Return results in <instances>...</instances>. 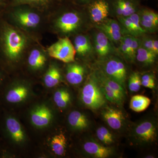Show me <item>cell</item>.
Segmentation results:
<instances>
[{
  "instance_id": "1",
  "label": "cell",
  "mask_w": 158,
  "mask_h": 158,
  "mask_svg": "<svg viewBox=\"0 0 158 158\" xmlns=\"http://www.w3.org/2000/svg\"><path fill=\"white\" fill-rule=\"evenodd\" d=\"M101 89L95 75L90 77L83 87L81 95L82 102L86 106L97 110L105 104L104 94Z\"/></svg>"
},
{
  "instance_id": "2",
  "label": "cell",
  "mask_w": 158,
  "mask_h": 158,
  "mask_svg": "<svg viewBox=\"0 0 158 158\" xmlns=\"http://www.w3.org/2000/svg\"><path fill=\"white\" fill-rule=\"evenodd\" d=\"M51 57L65 62H74L76 52L73 44L68 37L60 38L48 48Z\"/></svg>"
},
{
  "instance_id": "3",
  "label": "cell",
  "mask_w": 158,
  "mask_h": 158,
  "mask_svg": "<svg viewBox=\"0 0 158 158\" xmlns=\"http://www.w3.org/2000/svg\"><path fill=\"white\" fill-rule=\"evenodd\" d=\"M6 55L11 59H17L22 53L26 44L25 37L14 29H7L4 34Z\"/></svg>"
},
{
  "instance_id": "4",
  "label": "cell",
  "mask_w": 158,
  "mask_h": 158,
  "mask_svg": "<svg viewBox=\"0 0 158 158\" xmlns=\"http://www.w3.org/2000/svg\"><path fill=\"white\" fill-rule=\"evenodd\" d=\"M103 73L106 76L120 84L125 88L127 69L124 63L116 57H110L104 64Z\"/></svg>"
},
{
  "instance_id": "5",
  "label": "cell",
  "mask_w": 158,
  "mask_h": 158,
  "mask_svg": "<svg viewBox=\"0 0 158 158\" xmlns=\"http://www.w3.org/2000/svg\"><path fill=\"white\" fill-rule=\"evenodd\" d=\"M83 24V18L80 13L76 11H69L63 13L59 18L56 26L60 32L69 34L79 31Z\"/></svg>"
},
{
  "instance_id": "6",
  "label": "cell",
  "mask_w": 158,
  "mask_h": 158,
  "mask_svg": "<svg viewBox=\"0 0 158 158\" xmlns=\"http://www.w3.org/2000/svg\"><path fill=\"white\" fill-rule=\"evenodd\" d=\"M157 129L156 124L152 120H144L134 128V137L141 144H151L156 139Z\"/></svg>"
},
{
  "instance_id": "7",
  "label": "cell",
  "mask_w": 158,
  "mask_h": 158,
  "mask_svg": "<svg viewBox=\"0 0 158 158\" xmlns=\"http://www.w3.org/2000/svg\"><path fill=\"white\" fill-rule=\"evenodd\" d=\"M96 28L102 31L111 42H120L123 36L125 35L124 31L120 23L116 20L106 19L99 23L95 24Z\"/></svg>"
},
{
  "instance_id": "8",
  "label": "cell",
  "mask_w": 158,
  "mask_h": 158,
  "mask_svg": "<svg viewBox=\"0 0 158 158\" xmlns=\"http://www.w3.org/2000/svg\"><path fill=\"white\" fill-rule=\"evenodd\" d=\"M86 6L90 19L95 24L107 18L111 10L108 0H93Z\"/></svg>"
},
{
  "instance_id": "9",
  "label": "cell",
  "mask_w": 158,
  "mask_h": 158,
  "mask_svg": "<svg viewBox=\"0 0 158 158\" xmlns=\"http://www.w3.org/2000/svg\"><path fill=\"white\" fill-rule=\"evenodd\" d=\"M110 9L117 16L127 17L136 13L140 8V0H108Z\"/></svg>"
},
{
  "instance_id": "10",
  "label": "cell",
  "mask_w": 158,
  "mask_h": 158,
  "mask_svg": "<svg viewBox=\"0 0 158 158\" xmlns=\"http://www.w3.org/2000/svg\"><path fill=\"white\" fill-rule=\"evenodd\" d=\"M140 18V23L146 33L156 31L158 26V15L152 9L143 8L137 11Z\"/></svg>"
},
{
  "instance_id": "11",
  "label": "cell",
  "mask_w": 158,
  "mask_h": 158,
  "mask_svg": "<svg viewBox=\"0 0 158 158\" xmlns=\"http://www.w3.org/2000/svg\"><path fill=\"white\" fill-rule=\"evenodd\" d=\"M94 50L100 57L107 56L114 51L108 37L99 30L94 34Z\"/></svg>"
},
{
  "instance_id": "12",
  "label": "cell",
  "mask_w": 158,
  "mask_h": 158,
  "mask_svg": "<svg viewBox=\"0 0 158 158\" xmlns=\"http://www.w3.org/2000/svg\"><path fill=\"white\" fill-rule=\"evenodd\" d=\"M102 115L108 125L113 129H119L123 125L124 117L120 110L107 107L103 110Z\"/></svg>"
},
{
  "instance_id": "13",
  "label": "cell",
  "mask_w": 158,
  "mask_h": 158,
  "mask_svg": "<svg viewBox=\"0 0 158 158\" xmlns=\"http://www.w3.org/2000/svg\"><path fill=\"white\" fill-rule=\"evenodd\" d=\"M52 113L49 109L45 106H41L35 109L31 114L32 122L37 127H44L50 122Z\"/></svg>"
},
{
  "instance_id": "14",
  "label": "cell",
  "mask_w": 158,
  "mask_h": 158,
  "mask_svg": "<svg viewBox=\"0 0 158 158\" xmlns=\"http://www.w3.org/2000/svg\"><path fill=\"white\" fill-rule=\"evenodd\" d=\"M73 45L76 54L82 57L90 56L94 50L90 38L86 35L77 36L75 38Z\"/></svg>"
},
{
  "instance_id": "15",
  "label": "cell",
  "mask_w": 158,
  "mask_h": 158,
  "mask_svg": "<svg viewBox=\"0 0 158 158\" xmlns=\"http://www.w3.org/2000/svg\"><path fill=\"white\" fill-rule=\"evenodd\" d=\"M84 149L88 154L95 158H107L112 153L111 148L102 146L94 141L86 142L84 145Z\"/></svg>"
},
{
  "instance_id": "16",
  "label": "cell",
  "mask_w": 158,
  "mask_h": 158,
  "mask_svg": "<svg viewBox=\"0 0 158 158\" xmlns=\"http://www.w3.org/2000/svg\"><path fill=\"white\" fill-rule=\"evenodd\" d=\"M85 73V68L81 65L76 63L71 64L67 67L66 80L72 85H78L83 81Z\"/></svg>"
},
{
  "instance_id": "17",
  "label": "cell",
  "mask_w": 158,
  "mask_h": 158,
  "mask_svg": "<svg viewBox=\"0 0 158 158\" xmlns=\"http://www.w3.org/2000/svg\"><path fill=\"white\" fill-rule=\"evenodd\" d=\"M16 18L20 23L27 27H34L40 22L38 15L30 11H21L16 15Z\"/></svg>"
},
{
  "instance_id": "18",
  "label": "cell",
  "mask_w": 158,
  "mask_h": 158,
  "mask_svg": "<svg viewBox=\"0 0 158 158\" xmlns=\"http://www.w3.org/2000/svg\"><path fill=\"white\" fill-rule=\"evenodd\" d=\"M98 81L107 85L111 89L114 90L120 98L123 100L125 97L124 88L114 80L106 76L103 72H98L95 75Z\"/></svg>"
},
{
  "instance_id": "19",
  "label": "cell",
  "mask_w": 158,
  "mask_h": 158,
  "mask_svg": "<svg viewBox=\"0 0 158 158\" xmlns=\"http://www.w3.org/2000/svg\"><path fill=\"white\" fill-rule=\"evenodd\" d=\"M68 122L71 126L76 129H85L88 125L87 117L83 113L77 111H73L69 114Z\"/></svg>"
},
{
  "instance_id": "20",
  "label": "cell",
  "mask_w": 158,
  "mask_h": 158,
  "mask_svg": "<svg viewBox=\"0 0 158 158\" xmlns=\"http://www.w3.org/2000/svg\"><path fill=\"white\" fill-rule=\"evenodd\" d=\"M6 126L15 141L20 142L23 141L24 134L17 120L14 118H8L6 121Z\"/></svg>"
},
{
  "instance_id": "21",
  "label": "cell",
  "mask_w": 158,
  "mask_h": 158,
  "mask_svg": "<svg viewBox=\"0 0 158 158\" xmlns=\"http://www.w3.org/2000/svg\"><path fill=\"white\" fill-rule=\"evenodd\" d=\"M150 103V99L147 97L141 95H136L131 98L130 107L133 111L139 113L146 110Z\"/></svg>"
},
{
  "instance_id": "22",
  "label": "cell",
  "mask_w": 158,
  "mask_h": 158,
  "mask_svg": "<svg viewBox=\"0 0 158 158\" xmlns=\"http://www.w3.org/2000/svg\"><path fill=\"white\" fill-rule=\"evenodd\" d=\"M28 90L23 86H19L9 90L6 95V99L9 102L18 103L27 97Z\"/></svg>"
},
{
  "instance_id": "23",
  "label": "cell",
  "mask_w": 158,
  "mask_h": 158,
  "mask_svg": "<svg viewBox=\"0 0 158 158\" xmlns=\"http://www.w3.org/2000/svg\"><path fill=\"white\" fill-rule=\"evenodd\" d=\"M156 56L152 51L148 50L140 45L136 53V59L141 63L149 65L154 63Z\"/></svg>"
},
{
  "instance_id": "24",
  "label": "cell",
  "mask_w": 158,
  "mask_h": 158,
  "mask_svg": "<svg viewBox=\"0 0 158 158\" xmlns=\"http://www.w3.org/2000/svg\"><path fill=\"white\" fill-rule=\"evenodd\" d=\"M66 144V138L62 133L54 136L51 142L53 151L58 156H63L65 154Z\"/></svg>"
},
{
  "instance_id": "25",
  "label": "cell",
  "mask_w": 158,
  "mask_h": 158,
  "mask_svg": "<svg viewBox=\"0 0 158 158\" xmlns=\"http://www.w3.org/2000/svg\"><path fill=\"white\" fill-rule=\"evenodd\" d=\"M61 79V74L58 69L54 66L49 69L45 77L44 81L46 86L48 88H53L59 84Z\"/></svg>"
},
{
  "instance_id": "26",
  "label": "cell",
  "mask_w": 158,
  "mask_h": 158,
  "mask_svg": "<svg viewBox=\"0 0 158 158\" xmlns=\"http://www.w3.org/2000/svg\"><path fill=\"white\" fill-rule=\"evenodd\" d=\"M46 59L45 56L40 51L34 49L31 52L28 58L29 65L32 68H41L45 64Z\"/></svg>"
},
{
  "instance_id": "27",
  "label": "cell",
  "mask_w": 158,
  "mask_h": 158,
  "mask_svg": "<svg viewBox=\"0 0 158 158\" xmlns=\"http://www.w3.org/2000/svg\"><path fill=\"white\" fill-rule=\"evenodd\" d=\"M70 99L69 93L64 89L57 90L54 94V102L59 108H65L70 101Z\"/></svg>"
},
{
  "instance_id": "28",
  "label": "cell",
  "mask_w": 158,
  "mask_h": 158,
  "mask_svg": "<svg viewBox=\"0 0 158 158\" xmlns=\"http://www.w3.org/2000/svg\"><path fill=\"white\" fill-rule=\"evenodd\" d=\"M96 135L99 140L104 144L109 145L114 143L113 135L107 129L104 127H101L98 129Z\"/></svg>"
},
{
  "instance_id": "29",
  "label": "cell",
  "mask_w": 158,
  "mask_h": 158,
  "mask_svg": "<svg viewBox=\"0 0 158 158\" xmlns=\"http://www.w3.org/2000/svg\"><path fill=\"white\" fill-rule=\"evenodd\" d=\"M101 84L102 86H103L102 89L103 90L102 91L106 98L111 102L117 104H121L123 100L120 98V97L107 85L102 83H101Z\"/></svg>"
},
{
  "instance_id": "30",
  "label": "cell",
  "mask_w": 158,
  "mask_h": 158,
  "mask_svg": "<svg viewBox=\"0 0 158 158\" xmlns=\"http://www.w3.org/2000/svg\"><path fill=\"white\" fill-rule=\"evenodd\" d=\"M141 85V78L140 75L138 73H133L129 79L128 87L130 91L137 92L140 90Z\"/></svg>"
},
{
  "instance_id": "31",
  "label": "cell",
  "mask_w": 158,
  "mask_h": 158,
  "mask_svg": "<svg viewBox=\"0 0 158 158\" xmlns=\"http://www.w3.org/2000/svg\"><path fill=\"white\" fill-rule=\"evenodd\" d=\"M130 18L133 23L135 31L136 37L142 36L146 33V31L142 28L140 23V18L137 12L130 15Z\"/></svg>"
},
{
  "instance_id": "32",
  "label": "cell",
  "mask_w": 158,
  "mask_h": 158,
  "mask_svg": "<svg viewBox=\"0 0 158 158\" xmlns=\"http://www.w3.org/2000/svg\"><path fill=\"white\" fill-rule=\"evenodd\" d=\"M140 40L137 37L133 36L131 46V56L132 61H134L136 59V53L137 50L140 46Z\"/></svg>"
},
{
  "instance_id": "33",
  "label": "cell",
  "mask_w": 158,
  "mask_h": 158,
  "mask_svg": "<svg viewBox=\"0 0 158 158\" xmlns=\"http://www.w3.org/2000/svg\"><path fill=\"white\" fill-rule=\"evenodd\" d=\"M154 40L148 38V37H145L143 39L142 42L141 41L140 42V45L144 48L152 52Z\"/></svg>"
},
{
  "instance_id": "34",
  "label": "cell",
  "mask_w": 158,
  "mask_h": 158,
  "mask_svg": "<svg viewBox=\"0 0 158 158\" xmlns=\"http://www.w3.org/2000/svg\"><path fill=\"white\" fill-rule=\"evenodd\" d=\"M141 85L146 88L153 89L155 87V82L141 81Z\"/></svg>"
},
{
  "instance_id": "35",
  "label": "cell",
  "mask_w": 158,
  "mask_h": 158,
  "mask_svg": "<svg viewBox=\"0 0 158 158\" xmlns=\"http://www.w3.org/2000/svg\"><path fill=\"white\" fill-rule=\"evenodd\" d=\"M141 81H155L154 77L151 74H146L141 77Z\"/></svg>"
},
{
  "instance_id": "36",
  "label": "cell",
  "mask_w": 158,
  "mask_h": 158,
  "mask_svg": "<svg viewBox=\"0 0 158 158\" xmlns=\"http://www.w3.org/2000/svg\"><path fill=\"white\" fill-rule=\"evenodd\" d=\"M47 0H16L18 3H37L43 2Z\"/></svg>"
},
{
  "instance_id": "37",
  "label": "cell",
  "mask_w": 158,
  "mask_h": 158,
  "mask_svg": "<svg viewBox=\"0 0 158 158\" xmlns=\"http://www.w3.org/2000/svg\"><path fill=\"white\" fill-rule=\"evenodd\" d=\"M152 52L156 55H157L158 54V40H154L153 44Z\"/></svg>"
},
{
  "instance_id": "38",
  "label": "cell",
  "mask_w": 158,
  "mask_h": 158,
  "mask_svg": "<svg viewBox=\"0 0 158 158\" xmlns=\"http://www.w3.org/2000/svg\"><path fill=\"white\" fill-rule=\"evenodd\" d=\"M77 2L82 5L87 6L88 4L92 2L93 0H75Z\"/></svg>"
},
{
  "instance_id": "39",
  "label": "cell",
  "mask_w": 158,
  "mask_h": 158,
  "mask_svg": "<svg viewBox=\"0 0 158 158\" xmlns=\"http://www.w3.org/2000/svg\"><path fill=\"white\" fill-rule=\"evenodd\" d=\"M146 158H154V157L153 156H148L146 157Z\"/></svg>"
}]
</instances>
